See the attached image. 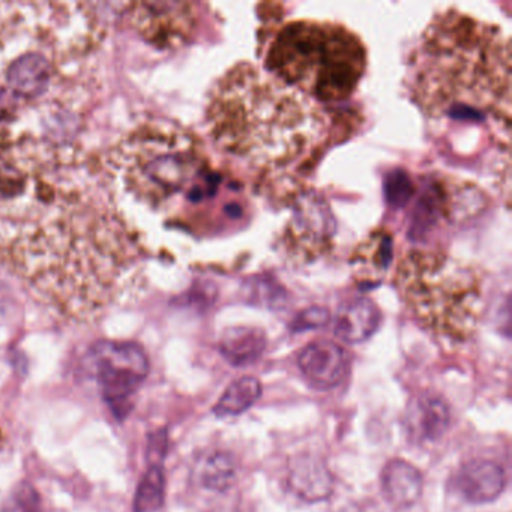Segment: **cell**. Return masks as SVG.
Wrapping results in <instances>:
<instances>
[{
    "label": "cell",
    "mask_w": 512,
    "mask_h": 512,
    "mask_svg": "<svg viewBox=\"0 0 512 512\" xmlns=\"http://www.w3.org/2000/svg\"><path fill=\"white\" fill-rule=\"evenodd\" d=\"M140 253L100 161L64 137L0 128V265L38 301L97 320L136 284Z\"/></svg>",
    "instance_id": "obj_1"
},
{
    "label": "cell",
    "mask_w": 512,
    "mask_h": 512,
    "mask_svg": "<svg viewBox=\"0 0 512 512\" xmlns=\"http://www.w3.org/2000/svg\"><path fill=\"white\" fill-rule=\"evenodd\" d=\"M509 41L497 26L458 11L439 14L412 59L413 98L433 119L484 121L509 128Z\"/></svg>",
    "instance_id": "obj_2"
},
{
    "label": "cell",
    "mask_w": 512,
    "mask_h": 512,
    "mask_svg": "<svg viewBox=\"0 0 512 512\" xmlns=\"http://www.w3.org/2000/svg\"><path fill=\"white\" fill-rule=\"evenodd\" d=\"M212 139L257 167H283L316 145L325 116L313 100L250 64L227 71L206 109Z\"/></svg>",
    "instance_id": "obj_3"
},
{
    "label": "cell",
    "mask_w": 512,
    "mask_h": 512,
    "mask_svg": "<svg viewBox=\"0 0 512 512\" xmlns=\"http://www.w3.org/2000/svg\"><path fill=\"white\" fill-rule=\"evenodd\" d=\"M101 166L116 212L133 239L146 218L176 221L179 203L202 202L214 181L202 142L187 128L160 119L125 133Z\"/></svg>",
    "instance_id": "obj_4"
},
{
    "label": "cell",
    "mask_w": 512,
    "mask_h": 512,
    "mask_svg": "<svg viewBox=\"0 0 512 512\" xmlns=\"http://www.w3.org/2000/svg\"><path fill=\"white\" fill-rule=\"evenodd\" d=\"M266 65L272 76L310 100L332 103L346 100L358 88L367 50L344 26L302 20L275 35Z\"/></svg>",
    "instance_id": "obj_5"
},
{
    "label": "cell",
    "mask_w": 512,
    "mask_h": 512,
    "mask_svg": "<svg viewBox=\"0 0 512 512\" xmlns=\"http://www.w3.org/2000/svg\"><path fill=\"white\" fill-rule=\"evenodd\" d=\"M397 284L407 307L424 325L463 338L478 323L482 280L475 268L439 250H413L401 259Z\"/></svg>",
    "instance_id": "obj_6"
},
{
    "label": "cell",
    "mask_w": 512,
    "mask_h": 512,
    "mask_svg": "<svg viewBox=\"0 0 512 512\" xmlns=\"http://www.w3.org/2000/svg\"><path fill=\"white\" fill-rule=\"evenodd\" d=\"M82 371L97 385L104 403L119 421L133 410V397L149 374L145 350L128 341H98L83 356Z\"/></svg>",
    "instance_id": "obj_7"
},
{
    "label": "cell",
    "mask_w": 512,
    "mask_h": 512,
    "mask_svg": "<svg viewBox=\"0 0 512 512\" xmlns=\"http://www.w3.org/2000/svg\"><path fill=\"white\" fill-rule=\"evenodd\" d=\"M128 25L146 43L161 50L184 46L197 26L196 5L185 2H140L128 4Z\"/></svg>",
    "instance_id": "obj_8"
},
{
    "label": "cell",
    "mask_w": 512,
    "mask_h": 512,
    "mask_svg": "<svg viewBox=\"0 0 512 512\" xmlns=\"http://www.w3.org/2000/svg\"><path fill=\"white\" fill-rule=\"evenodd\" d=\"M334 235L335 221L328 205L316 194H308L298 200L281 244L293 260L311 262L331 250Z\"/></svg>",
    "instance_id": "obj_9"
},
{
    "label": "cell",
    "mask_w": 512,
    "mask_h": 512,
    "mask_svg": "<svg viewBox=\"0 0 512 512\" xmlns=\"http://www.w3.org/2000/svg\"><path fill=\"white\" fill-rule=\"evenodd\" d=\"M451 422L448 404L439 395H418L407 404L404 428L407 436L416 443L436 442L448 430Z\"/></svg>",
    "instance_id": "obj_10"
},
{
    "label": "cell",
    "mask_w": 512,
    "mask_h": 512,
    "mask_svg": "<svg viewBox=\"0 0 512 512\" xmlns=\"http://www.w3.org/2000/svg\"><path fill=\"white\" fill-rule=\"evenodd\" d=\"M298 365L311 385L319 389H331L346 374L347 356L332 341H314L299 353Z\"/></svg>",
    "instance_id": "obj_11"
},
{
    "label": "cell",
    "mask_w": 512,
    "mask_h": 512,
    "mask_svg": "<svg viewBox=\"0 0 512 512\" xmlns=\"http://www.w3.org/2000/svg\"><path fill=\"white\" fill-rule=\"evenodd\" d=\"M506 485L505 470L500 464L488 460L464 464L455 479L458 494L473 505L493 502Z\"/></svg>",
    "instance_id": "obj_12"
},
{
    "label": "cell",
    "mask_w": 512,
    "mask_h": 512,
    "mask_svg": "<svg viewBox=\"0 0 512 512\" xmlns=\"http://www.w3.org/2000/svg\"><path fill=\"white\" fill-rule=\"evenodd\" d=\"M382 314L373 301L353 299L341 305L335 317L334 332L341 341L350 344L364 343L376 334Z\"/></svg>",
    "instance_id": "obj_13"
},
{
    "label": "cell",
    "mask_w": 512,
    "mask_h": 512,
    "mask_svg": "<svg viewBox=\"0 0 512 512\" xmlns=\"http://www.w3.org/2000/svg\"><path fill=\"white\" fill-rule=\"evenodd\" d=\"M289 484L299 499L320 502L331 496L334 479L322 460L313 455H302L290 466Z\"/></svg>",
    "instance_id": "obj_14"
},
{
    "label": "cell",
    "mask_w": 512,
    "mask_h": 512,
    "mask_svg": "<svg viewBox=\"0 0 512 512\" xmlns=\"http://www.w3.org/2000/svg\"><path fill=\"white\" fill-rule=\"evenodd\" d=\"M380 485L385 499L394 508H410L418 502L424 488L421 472L403 460H391L383 467Z\"/></svg>",
    "instance_id": "obj_15"
},
{
    "label": "cell",
    "mask_w": 512,
    "mask_h": 512,
    "mask_svg": "<svg viewBox=\"0 0 512 512\" xmlns=\"http://www.w3.org/2000/svg\"><path fill=\"white\" fill-rule=\"evenodd\" d=\"M392 257V239L385 230H376L365 239L353 254V272L362 286L379 283Z\"/></svg>",
    "instance_id": "obj_16"
},
{
    "label": "cell",
    "mask_w": 512,
    "mask_h": 512,
    "mask_svg": "<svg viewBox=\"0 0 512 512\" xmlns=\"http://www.w3.org/2000/svg\"><path fill=\"white\" fill-rule=\"evenodd\" d=\"M265 332L251 326H236L227 329L220 340V352L233 367H247L254 364L265 352Z\"/></svg>",
    "instance_id": "obj_17"
},
{
    "label": "cell",
    "mask_w": 512,
    "mask_h": 512,
    "mask_svg": "<svg viewBox=\"0 0 512 512\" xmlns=\"http://www.w3.org/2000/svg\"><path fill=\"white\" fill-rule=\"evenodd\" d=\"M262 395V385L256 377H241L227 386L214 413L217 416H235L247 412Z\"/></svg>",
    "instance_id": "obj_18"
},
{
    "label": "cell",
    "mask_w": 512,
    "mask_h": 512,
    "mask_svg": "<svg viewBox=\"0 0 512 512\" xmlns=\"http://www.w3.org/2000/svg\"><path fill=\"white\" fill-rule=\"evenodd\" d=\"M238 478L235 458L229 452H214L209 455L199 470V481L206 490L224 493L230 490Z\"/></svg>",
    "instance_id": "obj_19"
},
{
    "label": "cell",
    "mask_w": 512,
    "mask_h": 512,
    "mask_svg": "<svg viewBox=\"0 0 512 512\" xmlns=\"http://www.w3.org/2000/svg\"><path fill=\"white\" fill-rule=\"evenodd\" d=\"M166 496V476L160 464L149 467L134 496V512H157Z\"/></svg>",
    "instance_id": "obj_20"
},
{
    "label": "cell",
    "mask_w": 512,
    "mask_h": 512,
    "mask_svg": "<svg viewBox=\"0 0 512 512\" xmlns=\"http://www.w3.org/2000/svg\"><path fill=\"white\" fill-rule=\"evenodd\" d=\"M2 512H41V499L32 485L20 484L5 500Z\"/></svg>",
    "instance_id": "obj_21"
},
{
    "label": "cell",
    "mask_w": 512,
    "mask_h": 512,
    "mask_svg": "<svg viewBox=\"0 0 512 512\" xmlns=\"http://www.w3.org/2000/svg\"><path fill=\"white\" fill-rule=\"evenodd\" d=\"M413 194L412 182L403 172H394L386 181V199L392 208H401Z\"/></svg>",
    "instance_id": "obj_22"
},
{
    "label": "cell",
    "mask_w": 512,
    "mask_h": 512,
    "mask_svg": "<svg viewBox=\"0 0 512 512\" xmlns=\"http://www.w3.org/2000/svg\"><path fill=\"white\" fill-rule=\"evenodd\" d=\"M329 311L323 307H310L301 311L298 316L293 319L290 329L293 332H305L310 329L322 328L329 322Z\"/></svg>",
    "instance_id": "obj_23"
},
{
    "label": "cell",
    "mask_w": 512,
    "mask_h": 512,
    "mask_svg": "<svg viewBox=\"0 0 512 512\" xmlns=\"http://www.w3.org/2000/svg\"><path fill=\"white\" fill-rule=\"evenodd\" d=\"M167 449V434L166 430L157 431L154 437H151V446H149V451L157 452L160 457H164L166 455Z\"/></svg>",
    "instance_id": "obj_24"
}]
</instances>
